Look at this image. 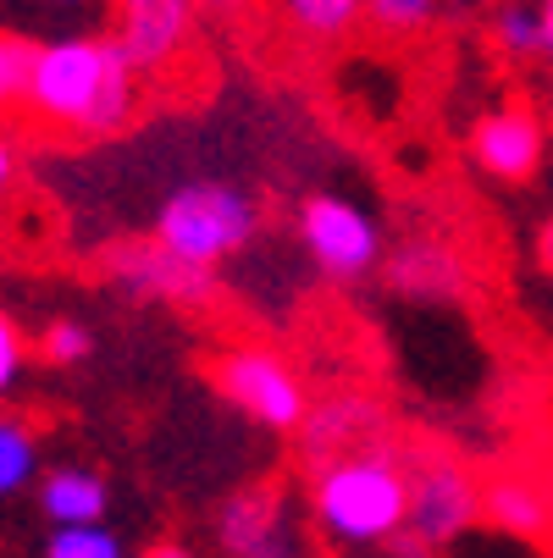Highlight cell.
Returning <instances> with one entry per match:
<instances>
[{
	"label": "cell",
	"instance_id": "cell-1",
	"mask_svg": "<svg viewBox=\"0 0 553 558\" xmlns=\"http://www.w3.org/2000/svg\"><path fill=\"white\" fill-rule=\"evenodd\" d=\"M139 66L122 56L117 39H50L39 50L28 111L72 138H117L139 111Z\"/></svg>",
	"mask_w": 553,
	"mask_h": 558
},
{
	"label": "cell",
	"instance_id": "cell-2",
	"mask_svg": "<svg viewBox=\"0 0 553 558\" xmlns=\"http://www.w3.org/2000/svg\"><path fill=\"white\" fill-rule=\"evenodd\" d=\"M310 514L338 547H376L410 525V453L393 442L310 470Z\"/></svg>",
	"mask_w": 553,
	"mask_h": 558
},
{
	"label": "cell",
	"instance_id": "cell-3",
	"mask_svg": "<svg viewBox=\"0 0 553 558\" xmlns=\"http://www.w3.org/2000/svg\"><path fill=\"white\" fill-rule=\"evenodd\" d=\"M255 232H261L255 194L239 183H216V178L172 189L161 210H155V244H167L172 255L211 266V271L232 255H244L255 244Z\"/></svg>",
	"mask_w": 553,
	"mask_h": 558
},
{
	"label": "cell",
	"instance_id": "cell-4",
	"mask_svg": "<svg viewBox=\"0 0 553 558\" xmlns=\"http://www.w3.org/2000/svg\"><path fill=\"white\" fill-rule=\"evenodd\" d=\"M299 250L333 282H360L387 260L376 216L349 194H310L299 205Z\"/></svg>",
	"mask_w": 553,
	"mask_h": 558
},
{
	"label": "cell",
	"instance_id": "cell-5",
	"mask_svg": "<svg viewBox=\"0 0 553 558\" xmlns=\"http://www.w3.org/2000/svg\"><path fill=\"white\" fill-rule=\"evenodd\" d=\"M216 387L244 421L266 426V432H299L310 415V392L299 381V371L272 354V349H232L216 365Z\"/></svg>",
	"mask_w": 553,
	"mask_h": 558
},
{
	"label": "cell",
	"instance_id": "cell-6",
	"mask_svg": "<svg viewBox=\"0 0 553 558\" xmlns=\"http://www.w3.org/2000/svg\"><path fill=\"white\" fill-rule=\"evenodd\" d=\"M477 514H482V487L470 482L465 464L443 453H410V525L399 536L437 553L477 525Z\"/></svg>",
	"mask_w": 553,
	"mask_h": 558
},
{
	"label": "cell",
	"instance_id": "cell-7",
	"mask_svg": "<svg viewBox=\"0 0 553 558\" xmlns=\"http://www.w3.org/2000/svg\"><path fill=\"white\" fill-rule=\"evenodd\" d=\"M111 282L139 299V304H178V310H205L216 299V271L211 266H194L183 255H172L167 244H128L111 255Z\"/></svg>",
	"mask_w": 553,
	"mask_h": 558
},
{
	"label": "cell",
	"instance_id": "cell-8",
	"mask_svg": "<svg viewBox=\"0 0 553 558\" xmlns=\"http://www.w3.org/2000/svg\"><path fill=\"white\" fill-rule=\"evenodd\" d=\"M387 410L376 404L371 392L360 387H344V392H327V398H315L304 426H299V453L310 470H322L344 453H360V448H382L387 442Z\"/></svg>",
	"mask_w": 553,
	"mask_h": 558
},
{
	"label": "cell",
	"instance_id": "cell-9",
	"mask_svg": "<svg viewBox=\"0 0 553 558\" xmlns=\"http://www.w3.org/2000/svg\"><path fill=\"white\" fill-rule=\"evenodd\" d=\"M117 12V45L139 72H167L194 39L200 0H111Z\"/></svg>",
	"mask_w": 553,
	"mask_h": 558
},
{
	"label": "cell",
	"instance_id": "cell-10",
	"mask_svg": "<svg viewBox=\"0 0 553 558\" xmlns=\"http://www.w3.org/2000/svg\"><path fill=\"white\" fill-rule=\"evenodd\" d=\"M548 161V128L531 106H498L470 128V167L493 183H526Z\"/></svg>",
	"mask_w": 553,
	"mask_h": 558
},
{
	"label": "cell",
	"instance_id": "cell-11",
	"mask_svg": "<svg viewBox=\"0 0 553 558\" xmlns=\"http://www.w3.org/2000/svg\"><path fill=\"white\" fill-rule=\"evenodd\" d=\"M382 277L387 288L410 299V304H448L470 288V271H465V255L437 232H410L387 250L382 260Z\"/></svg>",
	"mask_w": 553,
	"mask_h": 558
},
{
	"label": "cell",
	"instance_id": "cell-12",
	"mask_svg": "<svg viewBox=\"0 0 553 558\" xmlns=\"http://www.w3.org/2000/svg\"><path fill=\"white\" fill-rule=\"evenodd\" d=\"M221 558H293V514L277 487H244L216 509Z\"/></svg>",
	"mask_w": 553,
	"mask_h": 558
},
{
	"label": "cell",
	"instance_id": "cell-13",
	"mask_svg": "<svg viewBox=\"0 0 553 558\" xmlns=\"http://www.w3.org/2000/svg\"><path fill=\"white\" fill-rule=\"evenodd\" d=\"M39 514L50 525H100L111 509V487L100 482V470L89 464H56L39 475Z\"/></svg>",
	"mask_w": 553,
	"mask_h": 558
},
{
	"label": "cell",
	"instance_id": "cell-14",
	"mask_svg": "<svg viewBox=\"0 0 553 558\" xmlns=\"http://www.w3.org/2000/svg\"><path fill=\"white\" fill-rule=\"evenodd\" d=\"M482 514L498 531H509V536H542L553 509H548V498L531 482H520V475H498V482L482 487Z\"/></svg>",
	"mask_w": 553,
	"mask_h": 558
},
{
	"label": "cell",
	"instance_id": "cell-15",
	"mask_svg": "<svg viewBox=\"0 0 553 558\" xmlns=\"http://www.w3.org/2000/svg\"><path fill=\"white\" fill-rule=\"evenodd\" d=\"M282 12H288V23L304 39L333 45V39H344V34H354L365 23L371 0H282Z\"/></svg>",
	"mask_w": 553,
	"mask_h": 558
},
{
	"label": "cell",
	"instance_id": "cell-16",
	"mask_svg": "<svg viewBox=\"0 0 553 558\" xmlns=\"http://www.w3.org/2000/svg\"><path fill=\"white\" fill-rule=\"evenodd\" d=\"M28 487H39V437L28 421L7 415L0 421V493L17 498Z\"/></svg>",
	"mask_w": 553,
	"mask_h": 558
},
{
	"label": "cell",
	"instance_id": "cell-17",
	"mask_svg": "<svg viewBox=\"0 0 553 558\" xmlns=\"http://www.w3.org/2000/svg\"><path fill=\"white\" fill-rule=\"evenodd\" d=\"M493 45L509 61L542 56V7L537 0H504V7L493 12Z\"/></svg>",
	"mask_w": 553,
	"mask_h": 558
},
{
	"label": "cell",
	"instance_id": "cell-18",
	"mask_svg": "<svg viewBox=\"0 0 553 558\" xmlns=\"http://www.w3.org/2000/svg\"><path fill=\"white\" fill-rule=\"evenodd\" d=\"M39 50L28 34H7L0 39V95H7V106H28L34 95V72H39Z\"/></svg>",
	"mask_w": 553,
	"mask_h": 558
},
{
	"label": "cell",
	"instance_id": "cell-19",
	"mask_svg": "<svg viewBox=\"0 0 553 558\" xmlns=\"http://www.w3.org/2000/svg\"><path fill=\"white\" fill-rule=\"evenodd\" d=\"M45 558H122V536L100 525H56L45 536Z\"/></svg>",
	"mask_w": 553,
	"mask_h": 558
},
{
	"label": "cell",
	"instance_id": "cell-20",
	"mask_svg": "<svg viewBox=\"0 0 553 558\" xmlns=\"http://www.w3.org/2000/svg\"><path fill=\"white\" fill-rule=\"evenodd\" d=\"M89 354H95V332L77 322V315H56V322L39 332V360H45V365L72 371V365H84Z\"/></svg>",
	"mask_w": 553,
	"mask_h": 558
},
{
	"label": "cell",
	"instance_id": "cell-21",
	"mask_svg": "<svg viewBox=\"0 0 553 558\" xmlns=\"http://www.w3.org/2000/svg\"><path fill=\"white\" fill-rule=\"evenodd\" d=\"M365 23H371L376 34L410 39V34H421V28H432V23H437V0H371Z\"/></svg>",
	"mask_w": 553,
	"mask_h": 558
},
{
	"label": "cell",
	"instance_id": "cell-22",
	"mask_svg": "<svg viewBox=\"0 0 553 558\" xmlns=\"http://www.w3.org/2000/svg\"><path fill=\"white\" fill-rule=\"evenodd\" d=\"M23 360H28V338L7 315V322H0V387H17L23 381Z\"/></svg>",
	"mask_w": 553,
	"mask_h": 558
},
{
	"label": "cell",
	"instance_id": "cell-23",
	"mask_svg": "<svg viewBox=\"0 0 553 558\" xmlns=\"http://www.w3.org/2000/svg\"><path fill=\"white\" fill-rule=\"evenodd\" d=\"M17 172H23V149H17V138H7L0 144V178L17 183Z\"/></svg>",
	"mask_w": 553,
	"mask_h": 558
},
{
	"label": "cell",
	"instance_id": "cell-24",
	"mask_svg": "<svg viewBox=\"0 0 553 558\" xmlns=\"http://www.w3.org/2000/svg\"><path fill=\"white\" fill-rule=\"evenodd\" d=\"M537 266H542V271L553 277V216H548V221L537 227Z\"/></svg>",
	"mask_w": 553,
	"mask_h": 558
},
{
	"label": "cell",
	"instance_id": "cell-25",
	"mask_svg": "<svg viewBox=\"0 0 553 558\" xmlns=\"http://www.w3.org/2000/svg\"><path fill=\"white\" fill-rule=\"evenodd\" d=\"M139 558H200L194 547H183V542H155V547H144Z\"/></svg>",
	"mask_w": 553,
	"mask_h": 558
},
{
	"label": "cell",
	"instance_id": "cell-26",
	"mask_svg": "<svg viewBox=\"0 0 553 558\" xmlns=\"http://www.w3.org/2000/svg\"><path fill=\"white\" fill-rule=\"evenodd\" d=\"M542 7V56L553 61V0H537Z\"/></svg>",
	"mask_w": 553,
	"mask_h": 558
},
{
	"label": "cell",
	"instance_id": "cell-27",
	"mask_svg": "<svg viewBox=\"0 0 553 558\" xmlns=\"http://www.w3.org/2000/svg\"><path fill=\"white\" fill-rule=\"evenodd\" d=\"M200 12H216V17H232V12H244V0H200Z\"/></svg>",
	"mask_w": 553,
	"mask_h": 558
},
{
	"label": "cell",
	"instance_id": "cell-28",
	"mask_svg": "<svg viewBox=\"0 0 553 558\" xmlns=\"http://www.w3.org/2000/svg\"><path fill=\"white\" fill-rule=\"evenodd\" d=\"M50 7H77V0H50Z\"/></svg>",
	"mask_w": 553,
	"mask_h": 558
},
{
	"label": "cell",
	"instance_id": "cell-29",
	"mask_svg": "<svg viewBox=\"0 0 553 558\" xmlns=\"http://www.w3.org/2000/svg\"><path fill=\"white\" fill-rule=\"evenodd\" d=\"M548 111H553V95H548Z\"/></svg>",
	"mask_w": 553,
	"mask_h": 558
}]
</instances>
